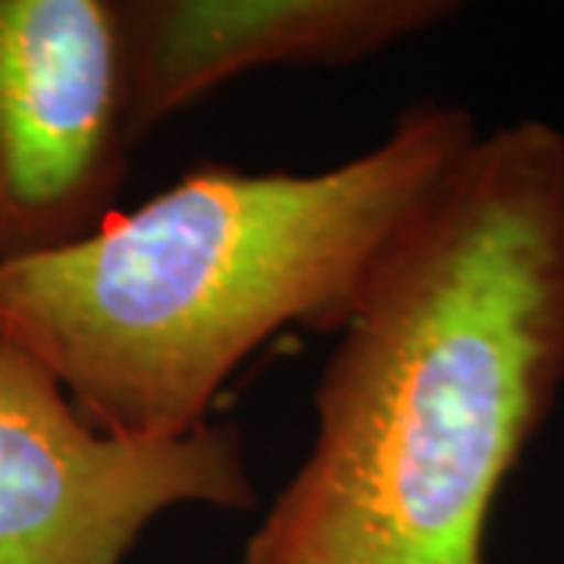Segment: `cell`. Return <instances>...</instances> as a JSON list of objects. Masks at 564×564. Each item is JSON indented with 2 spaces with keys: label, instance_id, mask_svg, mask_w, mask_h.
Masks as SVG:
<instances>
[{
  "label": "cell",
  "instance_id": "6da1fadb",
  "mask_svg": "<svg viewBox=\"0 0 564 564\" xmlns=\"http://www.w3.org/2000/svg\"><path fill=\"white\" fill-rule=\"evenodd\" d=\"M564 392V129L480 132L367 273L239 564H489Z\"/></svg>",
  "mask_w": 564,
  "mask_h": 564
},
{
  "label": "cell",
  "instance_id": "7a4b0ae2",
  "mask_svg": "<svg viewBox=\"0 0 564 564\" xmlns=\"http://www.w3.org/2000/svg\"><path fill=\"white\" fill-rule=\"evenodd\" d=\"M484 129L421 101L321 173L185 170L88 239L0 263V343L132 443L182 440L285 326L339 333L383 248Z\"/></svg>",
  "mask_w": 564,
  "mask_h": 564
},
{
  "label": "cell",
  "instance_id": "3957f363",
  "mask_svg": "<svg viewBox=\"0 0 564 564\" xmlns=\"http://www.w3.org/2000/svg\"><path fill=\"white\" fill-rule=\"evenodd\" d=\"M180 505H258L236 426L210 421L166 443L107 436L47 367L0 343V564H122Z\"/></svg>",
  "mask_w": 564,
  "mask_h": 564
},
{
  "label": "cell",
  "instance_id": "277c9868",
  "mask_svg": "<svg viewBox=\"0 0 564 564\" xmlns=\"http://www.w3.org/2000/svg\"><path fill=\"white\" fill-rule=\"evenodd\" d=\"M129 144L117 0H0V263L98 232Z\"/></svg>",
  "mask_w": 564,
  "mask_h": 564
},
{
  "label": "cell",
  "instance_id": "5b68a950",
  "mask_svg": "<svg viewBox=\"0 0 564 564\" xmlns=\"http://www.w3.org/2000/svg\"><path fill=\"white\" fill-rule=\"evenodd\" d=\"M132 141L226 82L351 66L455 17L452 0H117Z\"/></svg>",
  "mask_w": 564,
  "mask_h": 564
}]
</instances>
